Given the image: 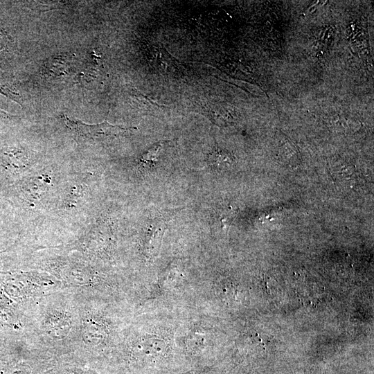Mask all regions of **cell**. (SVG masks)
<instances>
[{
  "instance_id": "4",
  "label": "cell",
  "mask_w": 374,
  "mask_h": 374,
  "mask_svg": "<svg viewBox=\"0 0 374 374\" xmlns=\"http://www.w3.org/2000/svg\"><path fill=\"white\" fill-rule=\"evenodd\" d=\"M62 121L75 141L81 144L96 143L114 139L136 127H124L109 123L107 120L96 124H88L78 119L62 115Z\"/></svg>"
},
{
  "instance_id": "7",
  "label": "cell",
  "mask_w": 374,
  "mask_h": 374,
  "mask_svg": "<svg viewBox=\"0 0 374 374\" xmlns=\"http://www.w3.org/2000/svg\"><path fill=\"white\" fill-rule=\"evenodd\" d=\"M210 163L218 167H227L232 164L231 158L225 152L214 150L208 157Z\"/></svg>"
},
{
  "instance_id": "8",
  "label": "cell",
  "mask_w": 374,
  "mask_h": 374,
  "mask_svg": "<svg viewBox=\"0 0 374 374\" xmlns=\"http://www.w3.org/2000/svg\"><path fill=\"white\" fill-rule=\"evenodd\" d=\"M160 148L161 144L158 143L149 149L140 159L142 165H152L156 160L157 154Z\"/></svg>"
},
{
  "instance_id": "10",
  "label": "cell",
  "mask_w": 374,
  "mask_h": 374,
  "mask_svg": "<svg viewBox=\"0 0 374 374\" xmlns=\"http://www.w3.org/2000/svg\"><path fill=\"white\" fill-rule=\"evenodd\" d=\"M6 251H7V250L0 251V257H1V256L2 254L5 253Z\"/></svg>"
},
{
  "instance_id": "3",
  "label": "cell",
  "mask_w": 374,
  "mask_h": 374,
  "mask_svg": "<svg viewBox=\"0 0 374 374\" xmlns=\"http://www.w3.org/2000/svg\"><path fill=\"white\" fill-rule=\"evenodd\" d=\"M0 286L10 299L24 308L37 298L66 290L55 277L35 269L0 271Z\"/></svg>"
},
{
  "instance_id": "1",
  "label": "cell",
  "mask_w": 374,
  "mask_h": 374,
  "mask_svg": "<svg viewBox=\"0 0 374 374\" xmlns=\"http://www.w3.org/2000/svg\"><path fill=\"white\" fill-rule=\"evenodd\" d=\"M78 328L75 294L67 290L37 298L24 307V335L55 357L73 353Z\"/></svg>"
},
{
  "instance_id": "2",
  "label": "cell",
  "mask_w": 374,
  "mask_h": 374,
  "mask_svg": "<svg viewBox=\"0 0 374 374\" xmlns=\"http://www.w3.org/2000/svg\"><path fill=\"white\" fill-rule=\"evenodd\" d=\"M78 328L73 354L82 361L97 357L113 343L115 323L105 306L103 296L74 293Z\"/></svg>"
},
{
  "instance_id": "6",
  "label": "cell",
  "mask_w": 374,
  "mask_h": 374,
  "mask_svg": "<svg viewBox=\"0 0 374 374\" xmlns=\"http://www.w3.org/2000/svg\"><path fill=\"white\" fill-rule=\"evenodd\" d=\"M64 56H57L50 59L45 64L46 73L51 76H61L68 73L71 67L70 60Z\"/></svg>"
},
{
  "instance_id": "5",
  "label": "cell",
  "mask_w": 374,
  "mask_h": 374,
  "mask_svg": "<svg viewBox=\"0 0 374 374\" xmlns=\"http://www.w3.org/2000/svg\"><path fill=\"white\" fill-rule=\"evenodd\" d=\"M0 95L23 106V96L17 80L9 72L0 70Z\"/></svg>"
},
{
  "instance_id": "9",
  "label": "cell",
  "mask_w": 374,
  "mask_h": 374,
  "mask_svg": "<svg viewBox=\"0 0 374 374\" xmlns=\"http://www.w3.org/2000/svg\"><path fill=\"white\" fill-rule=\"evenodd\" d=\"M18 116L12 115L0 108V130L15 122Z\"/></svg>"
}]
</instances>
